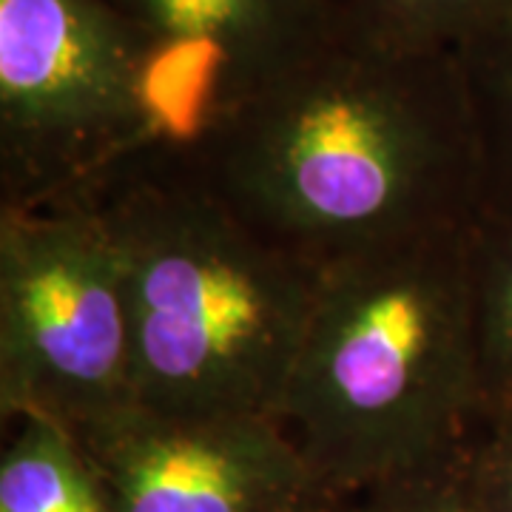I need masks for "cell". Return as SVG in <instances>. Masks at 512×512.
Here are the masks:
<instances>
[{
	"label": "cell",
	"instance_id": "obj_2",
	"mask_svg": "<svg viewBox=\"0 0 512 512\" xmlns=\"http://www.w3.org/2000/svg\"><path fill=\"white\" fill-rule=\"evenodd\" d=\"M470 228L325 268L274 419L333 495L456 461L473 439Z\"/></svg>",
	"mask_w": 512,
	"mask_h": 512
},
{
	"label": "cell",
	"instance_id": "obj_12",
	"mask_svg": "<svg viewBox=\"0 0 512 512\" xmlns=\"http://www.w3.org/2000/svg\"><path fill=\"white\" fill-rule=\"evenodd\" d=\"M333 512H484L461 458L387 478L336 498Z\"/></svg>",
	"mask_w": 512,
	"mask_h": 512
},
{
	"label": "cell",
	"instance_id": "obj_3",
	"mask_svg": "<svg viewBox=\"0 0 512 512\" xmlns=\"http://www.w3.org/2000/svg\"><path fill=\"white\" fill-rule=\"evenodd\" d=\"M126 271L134 404L274 419L322 268L256 234L180 148H148L89 194Z\"/></svg>",
	"mask_w": 512,
	"mask_h": 512
},
{
	"label": "cell",
	"instance_id": "obj_1",
	"mask_svg": "<svg viewBox=\"0 0 512 512\" xmlns=\"http://www.w3.org/2000/svg\"><path fill=\"white\" fill-rule=\"evenodd\" d=\"M256 234L330 268L467 231L484 208L476 117L453 52L345 23L180 148Z\"/></svg>",
	"mask_w": 512,
	"mask_h": 512
},
{
	"label": "cell",
	"instance_id": "obj_5",
	"mask_svg": "<svg viewBox=\"0 0 512 512\" xmlns=\"http://www.w3.org/2000/svg\"><path fill=\"white\" fill-rule=\"evenodd\" d=\"M154 146L140 57L103 0H0V205L83 200Z\"/></svg>",
	"mask_w": 512,
	"mask_h": 512
},
{
	"label": "cell",
	"instance_id": "obj_9",
	"mask_svg": "<svg viewBox=\"0 0 512 512\" xmlns=\"http://www.w3.org/2000/svg\"><path fill=\"white\" fill-rule=\"evenodd\" d=\"M453 55L476 117L484 208L512 202V0L464 37Z\"/></svg>",
	"mask_w": 512,
	"mask_h": 512
},
{
	"label": "cell",
	"instance_id": "obj_14",
	"mask_svg": "<svg viewBox=\"0 0 512 512\" xmlns=\"http://www.w3.org/2000/svg\"><path fill=\"white\" fill-rule=\"evenodd\" d=\"M336 3H339V9H345V6H348L350 0H336Z\"/></svg>",
	"mask_w": 512,
	"mask_h": 512
},
{
	"label": "cell",
	"instance_id": "obj_6",
	"mask_svg": "<svg viewBox=\"0 0 512 512\" xmlns=\"http://www.w3.org/2000/svg\"><path fill=\"white\" fill-rule=\"evenodd\" d=\"M72 430L109 512H333L339 498L268 416L126 404Z\"/></svg>",
	"mask_w": 512,
	"mask_h": 512
},
{
	"label": "cell",
	"instance_id": "obj_10",
	"mask_svg": "<svg viewBox=\"0 0 512 512\" xmlns=\"http://www.w3.org/2000/svg\"><path fill=\"white\" fill-rule=\"evenodd\" d=\"M470 276L487 413L512 404V202L484 208L473 222Z\"/></svg>",
	"mask_w": 512,
	"mask_h": 512
},
{
	"label": "cell",
	"instance_id": "obj_4",
	"mask_svg": "<svg viewBox=\"0 0 512 512\" xmlns=\"http://www.w3.org/2000/svg\"><path fill=\"white\" fill-rule=\"evenodd\" d=\"M134 404L126 271L89 197L0 205V416L66 427Z\"/></svg>",
	"mask_w": 512,
	"mask_h": 512
},
{
	"label": "cell",
	"instance_id": "obj_13",
	"mask_svg": "<svg viewBox=\"0 0 512 512\" xmlns=\"http://www.w3.org/2000/svg\"><path fill=\"white\" fill-rule=\"evenodd\" d=\"M461 467L481 510L512 512V404L481 416Z\"/></svg>",
	"mask_w": 512,
	"mask_h": 512
},
{
	"label": "cell",
	"instance_id": "obj_7",
	"mask_svg": "<svg viewBox=\"0 0 512 512\" xmlns=\"http://www.w3.org/2000/svg\"><path fill=\"white\" fill-rule=\"evenodd\" d=\"M131 37L154 148H191L342 26L336 0H103Z\"/></svg>",
	"mask_w": 512,
	"mask_h": 512
},
{
	"label": "cell",
	"instance_id": "obj_11",
	"mask_svg": "<svg viewBox=\"0 0 512 512\" xmlns=\"http://www.w3.org/2000/svg\"><path fill=\"white\" fill-rule=\"evenodd\" d=\"M507 0H350L345 23L404 49L453 52Z\"/></svg>",
	"mask_w": 512,
	"mask_h": 512
},
{
	"label": "cell",
	"instance_id": "obj_8",
	"mask_svg": "<svg viewBox=\"0 0 512 512\" xmlns=\"http://www.w3.org/2000/svg\"><path fill=\"white\" fill-rule=\"evenodd\" d=\"M0 453V512H109L103 484L72 427L18 416Z\"/></svg>",
	"mask_w": 512,
	"mask_h": 512
}]
</instances>
